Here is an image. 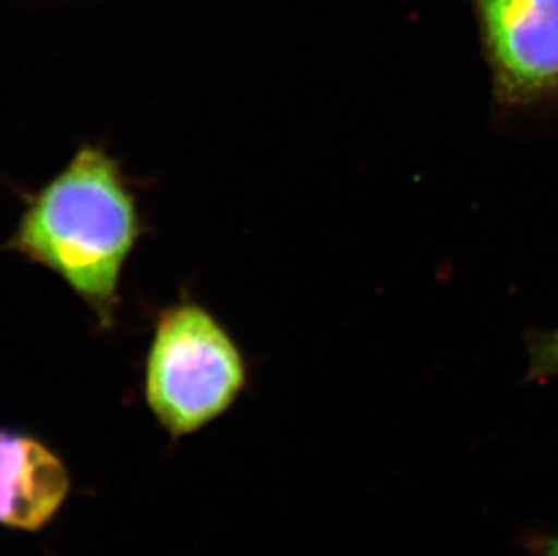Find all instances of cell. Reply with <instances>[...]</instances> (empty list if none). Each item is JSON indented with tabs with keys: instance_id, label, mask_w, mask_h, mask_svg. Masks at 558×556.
Masks as SVG:
<instances>
[{
	"instance_id": "cell-1",
	"label": "cell",
	"mask_w": 558,
	"mask_h": 556,
	"mask_svg": "<svg viewBox=\"0 0 558 556\" xmlns=\"http://www.w3.org/2000/svg\"><path fill=\"white\" fill-rule=\"evenodd\" d=\"M22 211L0 252L46 269L112 331L122 283L150 225L122 159L85 142L37 190L16 189Z\"/></svg>"
},
{
	"instance_id": "cell-2",
	"label": "cell",
	"mask_w": 558,
	"mask_h": 556,
	"mask_svg": "<svg viewBox=\"0 0 558 556\" xmlns=\"http://www.w3.org/2000/svg\"><path fill=\"white\" fill-rule=\"evenodd\" d=\"M250 379L243 346L190 291L154 313L143 358V399L172 439L221 420L248 390Z\"/></svg>"
},
{
	"instance_id": "cell-3",
	"label": "cell",
	"mask_w": 558,
	"mask_h": 556,
	"mask_svg": "<svg viewBox=\"0 0 558 556\" xmlns=\"http://www.w3.org/2000/svg\"><path fill=\"white\" fill-rule=\"evenodd\" d=\"M502 111L558 101V0H469Z\"/></svg>"
},
{
	"instance_id": "cell-4",
	"label": "cell",
	"mask_w": 558,
	"mask_h": 556,
	"mask_svg": "<svg viewBox=\"0 0 558 556\" xmlns=\"http://www.w3.org/2000/svg\"><path fill=\"white\" fill-rule=\"evenodd\" d=\"M71 488L73 479L59 451L32 432L0 426V528L46 530Z\"/></svg>"
},
{
	"instance_id": "cell-5",
	"label": "cell",
	"mask_w": 558,
	"mask_h": 556,
	"mask_svg": "<svg viewBox=\"0 0 558 556\" xmlns=\"http://www.w3.org/2000/svg\"><path fill=\"white\" fill-rule=\"evenodd\" d=\"M524 341L530 354L527 382H548L558 378V329L526 333Z\"/></svg>"
},
{
	"instance_id": "cell-6",
	"label": "cell",
	"mask_w": 558,
	"mask_h": 556,
	"mask_svg": "<svg viewBox=\"0 0 558 556\" xmlns=\"http://www.w3.org/2000/svg\"><path fill=\"white\" fill-rule=\"evenodd\" d=\"M537 553L543 556H558V536L538 542Z\"/></svg>"
}]
</instances>
